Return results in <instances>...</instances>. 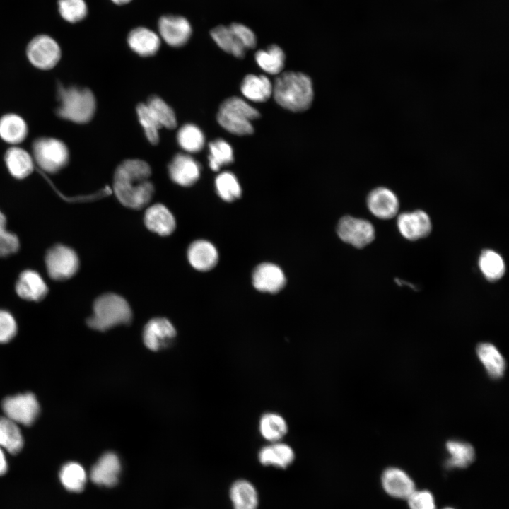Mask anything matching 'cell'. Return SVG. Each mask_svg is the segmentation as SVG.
<instances>
[{
	"mask_svg": "<svg viewBox=\"0 0 509 509\" xmlns=\"http://www.w3.org/2000/svg\"><path fill=\"white\" fill-rule=\"evenodd\" d=\"M6 218L0 211V257H6L16 252L19 247L17 236L5 228Z\"/></svg>",
	"mask_w": 509,
	"mask_h": 509,
	"instance_id": "obj_42",
	"label": "cell"
},
{
	"mask_svg": "<svg viewBox=\"0 0 509 509\" xmlns=\"http://www.w3.org/2000/svg\"><path fill=\"white\" fill-rule=\"evenodd\" d=\"M187 257L190 264L197 270L206 271L213 268L218 259V252L211 242L197 240L188 248Z\"/></svg>",
	"mask_w": 509,
	"mask_h": 509,
	"instance_id": "obj_20",
	"label": "cell"
},
{
	"mask_svg": "<svg viewBox=\"0 0 509 509\" xmlns=\"http://www.w3.org/2000/svg\"><path fill=\"white\" fill-rule=\"evenodd\" d=\"M367 204L370 212L380 219L394 217L399 206L396 194L385 187L373 189L368 196Z\"/></svg>",
	"mask_w": 509,
	"mask_h": 509,
	"instance_id": "obj_15",
	"label": "cell"
},
{
	"mask_svg": "<svg viewBox=\"0 0 509 509\" xmlns=\"http://www.w3.org/2000/svg\"><path fill=\"white\" fill-rule=\"evenodd\" d=\"M144 223L150 230L160 235L171 234L176 225L171 212L160 204H154L147 209Z\"/></svg>",
	"mask_w": 509,
	"mask_h": 509,
	"instance_id": "obj_22",
	"label": "cell"
},
{
	"mask_svg": "<svg viewBox=\"0 0 509 509\" xmlns=\"http://www.w3.org/2000/svg\"><path fill=\"white\" fill-rule=\"evenodd\" d=\"M272 94L283 108L293 112L304 111L313 99L312 83L310 77L303 73L283 72L276 78Z\"/></svg>",
	"mask_w": 509,
	"mask_h": 509,
	"instance_id": "obj_2",
	"label": "cell"
},
{
	"mask_svg": "<svg viewBox=\"0 0 509 509\" xmlns=\"http://www.w3.org/2000/svg\"><path fill=\"white\" fill-rule=\"evenodd\" d=\"M58 98L60 105L57 113L63 119L76 123H86L90 121L95 114V99L91 90L88 88H66L60 86Z\"/></svg>",
	"mask_w": 509,
	"mask_h": 509,
	"instance_id": "obj_4",
	"label": "cell"
},
{
	"mask_svg": "<svg viewBox=\"0 0 509 509\" xmlns=\"http://www.w3.org/2000/svg\"><path fill=\"white\" fill-rule=\"evenodd\" d=\"M8 470V462L4 450L0 447V476L4 475Z\"/></svg>",
	"mask_w": 509,
	"mask_h": 509,
	"instance_id": "obj_46",
	"label": "cell"
},
{
	"mask_svg": "<svg viewBox=\"0 0 509 509\" xmlns=\"http://www.w3.org/2000/svg\"><path fill=\"white\" fill-rule=\"evenodd\" d=\"M176 334L175 327L165 318L156 317L151 320L145 326L143 332L144 343L152 351H158Z\"/></svg>",
	"mask_w": 509,
	"mask_h": 509,
	"instance_id": "obj_17",
	"label": "cell"
},
{
	"mask_svg": "<svg viewBox=\"0 0 509 509\" xmlns=\"http://www.w3.org/2000/svg\"><path fill=\"white\" fill-rule=\"evenodd\" d=\"M406 500L410 509H435L434 497L426 490H415Z\"/></svg>",
	"mask_w": 509,
	"mask_h": 509,
	"instance_id": "obj_43",
	"label": "cell"
},
{
	"mask_svg": "<svg viewBox=\"0 0 509 509\" xmlns=\"http://www.w3.org/2000/svg\"><path fill=\"white\" fill-rule=\"evenodd\" d=\"M337 233L344 242L358 248L366 246L375 238V229L370 222L349 216L341 218Z\"/></svg>",
	"mask_w": 509,
	"mask_h": 509,
	"instance_id": "obj_11",
	"label": "cell"
},
{
	"mask_svg": "<svg viewBox=\"0 0 509 509\" xmlns=\"http://www.w3.org/2000/svg\"><path fill=\"white\" fill-rule=\"evenodd\" d=\"M23 446V438L18 424L6 416H0V447L15 455Z\"/></svg>",
	"mask_w": 509,
	"mask_h": 509,
	"instance_id": "obj_28",
	"label": "cell"
},
{
	"mask_svg": "<svg viewBox=\"0 0 509 509\" xmlns=\"http://www.w3.org/2000/svg\"><path fill=\"white\" fill-rule=\"evenodd\" d=\"M285 283L286 279L281 269L271 263L258 265L252 274L255 288L262 292L276 293L283 287Z\"/></svg>",
	"mask_w": 509,
	"mask_h": 509,
	"instance_id": "obj_18",
	"label": "cell"
},
{
	"mask_svg": "<svg viewBox=\"0 0 509 509\" xmlns=\"http://www.w3.org/2000/svg\"><path fill=\"white\" fill-rule=\"evenodd\" d=\"M479 267L489 281H496L505 274V265L503 257L492 250L482 251L479 259Z\"/></svg>",
	"mask_w": 509,
	"mask_h": 509,
	"instance_id": "obj_33",
	"label": "cell"
},
{
	"mask_svg": "<svg viewBox=\"0 0 509 509\" xmlns=\"http://www.w3.org/2000/svg\"><path fill=\"white\" fill-rule=\"evenodd\" d=\"M16 290L18 295L25 300L39 301L45 297L48 288L37 272L26 270L20 275Z\"/></svg>",
	"mask_w": 509,
	"mask_h": 509,
	"instance_id": "obj_21",
	"label": "cell"
},
{
	"mask_svg": "<svg viewBox=\"0 0 509 509\" xmlns=\"http://www.w3.org/2000/svg\"><path fill=\"white\" fill-rule=\"evenodd\" d=\"M215 184L218 194L226 201H233L241 195L240 185L235 175L230 172L219 174L216 178Z\"/></svg>",
	"mask_w": 509,
	"mask_h": 509,
	"instance_id": "obj_38",
	"label": "cell"
},
{
	"mask_svg": "<svg viewBox=\"0 0 509 509\" xmlns=\"http://www.w3.org/2000/svg\"><path fill=\"white\" fill-rule=\"evenodd\" d=\"M230 498L234 509H257L259 496L254 485L249 481H235L230 489Z\"/></svg>",
	"mask_w": 509,
	"mask_h": 509,
	"instance_id": "obj_25",
	"label": "cell"
},
{
	"mask_svg": "<svg viewBox=\"0 0 509 509\" xmlns=\"http://www.w3.org/2000/svg\"><path fill=\"white\" fill-rule=\"evenodd\" d=\"M151 174L149 165L144 160L129 159L120 163L113 181V190L120 203L134 209L145 206L154 192Z\"/></svg>",
	"mask_w": 509,
	"mask_h": 509,
	"instance_id": "obj_1",
	"label": "cell"
},
{
	"mask_svg": "<svg viewBox=\"0 0 509 509\" xmlns=\"http://www.w3.org/2000/svg\"><path fill=\"white\" fill-rule=\"evenodd\" d=\"M449 457L445 462L447 469H464L469 467L475 459V450L468 443L451 440L446 443Z\"/></svg>",
	"mask_w": 509,
	"mask_h": 509,
	"instance_id": "obj_27",
	"label": "cell"
},
{
	"mask_svg": "<svg viewBox=\"0 0 509 509\" xmlns=\"http://www.w3.org/2000/svg\"><path fill=\"white\" fill-rule=\"evenodd\" d=\"M443 509H455V508H450V507H446V508H443Z\"/></svg>",
	"mask_w": 509,
	"mask_h": 509,
	"instance_id": "obj_48",
	"label": "cell"
},
{
	"mask_svg": "<svg viewBox=\"0 0 509 509\" xmlns=\"http://www.w3.org/2000/svg\"><path fill=\"white\" fill-rule=\"evenodd\" d=\"M211 36L216 44L224 52L238 58L244 57L246 48L236 37L229 26L215 27L211 31Z\"/></svg>",
	"mask_w": 509,
	"mask_h": 509,
	"instance_id": "obj_31",
	"label": "cell"
},
{
	"mask_svg": "<svg viewBox=\"0 0 509 509\" xmlns=\"http://www.w3.org/2000/svg\"><path fill=\"white\" fill-rule=\"evenodd\" d=\"M242 95L254 102H264L272 94L273 85L264 75H247L240 86Z\"/></svg>",
	"mask_w": 509,
	"mask_h": 509,
	"instance_id": "obj_26",
	"label": "cell"
},
{
	"mask_svg": "<svg viewBox=\"0 0 509 509\" xmlns=\"http://www.w3.org/2000/svg\"><path fill=\"white\" fill-rule=\"evenodd\" d=\"M168 172L175 183L182 187H189L198 180L201 167L189 155L178 153L170 161Z\"/></svg>",
	"mask_w": 509,
	"mask_h": 509,
	"instance_id": "obj_12",
	"label": "cell"
},
{
	"mask_svg": "<svg viewBox=\"0 0 509 509\" xmlns=\"http://www.w3.org/2000/svg\"><path fill=\"white\" fill-rule=\"evenodd\" d=\"M59 478L62 486L69 491L81 492L87 481L86 472L81 464L69 462L60 469Z\"/></svg>",
	"mask_w": 509,
	"mask_h": 509,
	"instance_id": "obj_29",
	"label": "cell"
},
{
	"mask_svg": "<svg viewBox=\"0 0 509 509\" xmlns=\"http://www.w3.org/2000/svg\"><path fill=\"white\" fill-rule=\"evenodd\" d=\"M397 226L402 235L409 240L428 236L432 228L428 215L422 210L400 214L397 218Z\"/></svg>",
	"mask_w": 509,
	"mask_h": 509,
	"instance_id": "obj_13",
	"label": "cell"
},
{
	"mask_svg": "<svg viewBox=\"0 0 509 509\" xmlns=\"http://www.w3.org/2000/svg\"><path fill=\"white\" fill-rule=\"evenodd\" d=\"M27 56L33 65L40 69L53 68L61 57L57 42L47 35L35 37L27 47Z\"/></svg>",
	"mask_w": 509,
	"mask_h": 509,
	"instance_id": "obj_9",
	"label": "cell"
},
{
	"mask_svg": "<svg viewBox=\"0 0 509 509\" xmlns=\"http://www.w3.org/2000/svg\"><path fill=\"white\" fill-rule=\"evenodd\" d=\"M46 265L51 278L55 280H64L76 273L79 262L76 252L72 249L59 245L47 252Z\"/></svg>",
	"mask_w": 509,
	"mask_h": 509,
	"instance_id": "obj_8",
	"label": "cell"
},
{
	"mask_svg": "<svg viewBox=\"0 0 509 509\" xmlns=\"http://www.w3.org/2000/svg\"><path fill=\"white\" fill-rule=\"evenodd\" d=\"M136 112L147 139L151 144H157L159 141V129L162 127L158 119L146 103L139 104Z\"/></svg>",
	"mask_w": 509,
	"mask_h": 509,
	"instance_id": "obj_39",
	"label": "cell"
},
{
	"mask_svg": "<svg viewBox=\"0 0 509 509\" xmlns=\"http://www.w3.org/2000/svg\"><path fill=\"white\" fill-rule=\"evenodd\" d=\"M476 354L488 375L493 379L501 378L505 370V361L499 350L492 344L481 343Z\"/></svg>",
	"mask_w": 509,
	"mask_h": 509,
	"instance_id": "obj_24",
	"label": "cell"
},
{
	"mask_svg": "<svg viewBox=\"0 0 509 509\" xmlns=\"http://www.w3.org/2000/svg\"><path fill=\"white\" fill-rule=\"evenodd\" d=\"M28 134L25 121L18 115L8 114L0 119V136L10 144L21 142Z\"/></svg>",
	"mask_w": 509,
	"mask_h": 509,
	"instance_id": "obj_32",
	"label": "cell"
},
{
	"mask_svg": "<svg viewBox=\"0 0 509 509\" xmlns=\"http://www.w3.org/2000/svg\"><path fill=\"white\" fill-rule=\"evenodd\" d=\"M33 149L38 165L48 172L61 170L69 160L66 145L56 139H38L34 142Z\"/></svg>",
	"mask_w": 509,
	"mask_h": 509,
	"instance_id": "obj_6",
	"label": "cell"
},
{
	"mask_svg": "<svg viewBox=\"0 0 509 509\" xmlns=\"http://www.w3.org/2000/svg\"><path fill=\"white\" fill-rule=\"evenodd\" d=\"M158 35L169 46L180 47L190 39L192 28L184 16L175 14L162 16L158 22Z\"/></svg>",
	"mask_w": 509,
	"mask_h": 509,
	"instance_id": "obj_10",
	"label": "cell"
},
{
	"mask_svg": "<svg viewBox=\"0 0 509 509\" xmlns=\"http://www.w3.org/2000/svg\"><path fill=\"white\" fill-rule=\"evenodd\" d=\"M5 160L11 174L18 179L27 177L33 170L31 156L18 147L9 148L6 153Z\"/></svg>",
	"mask_w": 509,
	"mask_h": 509,
	"instance_id": "obj_30",
	"label": "cell"
},
{
	"mask_svg": "<svg viewBox=\"0 0 509 509\" xmlns=\"http://www.w3.org/2000/svg\"><path fill=\"white\" fill-rule=\"evenodd\" d=\"M131 317V308L124 298L115 293H106L95 301L93 314L87 320V324L95 330L105 331L129 323Z\"/></svg>",
	"mask_w": 509,
	"mask_h": 509,
	"instance_id": "obj_3",
	"label": "cell"
},
{
	"mask_svg": "<svg viewBox=\"0 0 509 509\" xmlns=\"http://www.w3.org/2000/svg\"><path fill=\"white\" fill-rule=\"evenodd\" d=\"M177 140L180 146L186 152L197 153L204 147L205 137L197 126L186 124L179 129Z\"/></svg>",
	"mask_w": 509,
	"mask_h": 509,
	"instance_id": "obj_36",
	"label": "cell"
},
{
	"mask_svg": "<svg viewBox=\"0 0 509 509\" xmlns=\"http://www.w3.org/2000/svg\"><path fill=\"white\" fill-rule=\"evenodd\" d=\"M258 458L264 466L285 469L293 462L295 453L288 445L274 442L262 447L259 452Z\"/></svg>",
	"mask_w": 509,
	"mask_h": 509,
	"instance_id": "obj_23",
	"label": "cell"
},
{
	"mask_svg": "<svg viewBox=\"0 0 509 509\" xmlns=\"http://www.w3.org/2000/svg\"><path fill=\"white\" fill-rule=\"evenodd\" d=\"M16 332L17 324L12 315L6 310H0V344L11 341Z\"/></svg>",
	"mask_w": 509,
	"mask_h": 509,
	"instance_id": "obj_44",
	"label": "cell"
},
{
	"mask_svg": "<svg viewBox=\"0 0 509 509\" xmlns=\"http://www.w3.org/2000/svg\"><path fill=\"white\" fill-rule=\"evenodd\" d=\"M57 4L61 16L69 23H78L87 16L85 0H58Z\"/></svg>",
	"mask_w": 509,
	"mask_h": 509,
	"instance_id": "obj_41",
	"label": "cell"
},
{
	"mask_svg": "<svg viewBox=\"0 0 509 509\" xmlns=\"http://www.w3.org/2000/svg\"><path fill=\"white\" fill-rule=\"evenodd\" d=\"M229 27L246 49L256 46L257 38L250 28L238 23H233Z\"/></svg>",
	"mask_w": 509,
	"mask_h": 509,
	"instance_id": "obj_45",
	"label": "cell"
},
{
	"mask_svg": "<svg viewBox=\"0 0 509 509\" xmlns=\"http://www.w3.org/2000/svg\"><path fill=\"white\" fill-rule=\"evenodd\" d=\"M160 40L159 35L144 26L132 29L127 38L129 48L141 57L154 55L160 47Z\"/></svg>",
	"mask_w": 509,
	"mask_h": 509,
	"instance_id": "obj_19",
	"label": "cell"
},
{
	"mask_svg": "<svg viewBox=\"0 0 509 509\" xmlns=\"http://www.w3.org/2000/svg\"><path fill=\"white\" fill-rule=\"evenodd\" d=\"M259 117V112L240 98L231 97L221 105L217 114L219 124L235 135H247L253 132L252 122Z\"/></svg>",
	"mask_w": 509,
	"mask_h": 509,
	"instance_id": "obj_5",
	"label": "cell"
},
{
	"mask_svg": "<svg viewBox=\"0 0 509 509\" xmlns=\"http://www.w3.org/2000/svg\"><path fill=\"white\" fill-rule=\"evenodd\" d=\"M120 471L121 464L118 457L109 452L103 455L93 466L90 478L98 486L112 487L118 482Z\"/></svg>",
	"mask_w": 509,
	"mask_h": 509,
	"instance_id": "obj_16",
	"label": "cell"
},
{
	"mask_svg": "<svg viewBox=\"0 0 509 509\" xmlns=\"http://www.w3.org/2000/svg\"><path fill=\"white\" fill-rule=\"evenodd\" d=\"M146 105L154 115L161 127L174 129L177 125V119L172 109L160 97H151Z\"/></svg>",
	"mask_w": 509,
	"mask_h": 509,
	"instance_id": "obj_40",
	"label": "cell"
},
{
	"mask_svg": "<svg viewBox=\"0 0 509 509\" xmlns=\"http://www.w3.org/2000/svg\"><path fill=\"white\" fill-rule=\"evenodd\" d=\"M132 0H111L112 3H114L116 5H124L129 2H131Z\"/></svg>",
	"mask_w": 509,
	"mask_h": 509,
	"instance_id": "obj_47",
	"label": "cell"
},
{
	"mask_svg": "<svg viewBox=\"0 0 509 509\" xmlns=\"http://www.w3.org/2000/svg\"><path fill=\"white\" fill-rule=\"evenodd\" d=\"M259 431L262 437L271 442H278L287 433L288 426L284 419L274 413L264 414L259 421Z\"/></svg>",
	"mask_w": 509,
	"mask_h": 509,
	"instance_id": "obj_35",
	"label": "cell"
},
{
	"mask_svg": "<svg viewBox=\"0 0 509 509\" xmlns=\"http://www.w3.org/2000/svg\"><path fill=\"white\" fill-rule=\"evenodd\" d=\"M259 66L270 74H279L284 66L285 54L278 45H271L267 49L259 50L255 54Z\"/></svg>",
	"mask_w": 509,
	"mask_h": 509,
	"instance_id": "obj_34",
	"label": "cell"
},
{
	"mask_svg": "<svg viewBox=\"0 0 509 509\" xmlns=\"http://www.w3.org/2000/svg\"><path fill=\"white\" fill-rule=\"evenodd\" d=\"M2 409L5 416L17 424L30 426L38 416L40 405L33 393L25 392L5 398Z\"/></svg>",
	"mask_w": 509,
	"mask_h": 509,
	"instance_id": "obj_7",
	"label": "cell"
},
{
	"mask_svg": "<svg viewBox=\"0 0 509 509\" xmlns=\"http://www.w3.org/2000/svg\"><path fill=\"white\" fill-rule=\"evenodd\" d=\"M209 164L211 169L218 171L221 167L233 161V151L231 146L225 140L218 139L209 145Z\"/></svg>",
	"mask_w": 509,
	"mask_h": 509,
	"instance_id": "obj_37",
	"label": "cell"
},
{
	"mask_svg": "<svg viewBox=\"0 0 509 509\" xmlns=\"http://www.w3.org/2000/svg\"><path fill=\"white\" fill-rule=\"evenodd\" d=\"M381 483L385 491L395 498L407 499L416 490L412 479L397 467L385 469L381 476Z\"/></svg>",
	"mask_w": 509,
	"mask_h": 509,
	"instance_id": "obj_14",
	"label": "cell"
}]
</instances>
